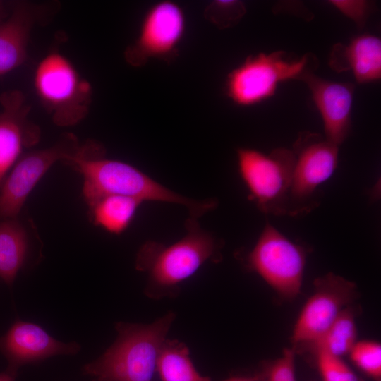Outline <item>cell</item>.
Instances as JSON below:
<instances>
[{
	"instance_id": "8992f818",
	"label": "cell",
	"mask_w": 381,
	"mask_h": 381,
	"mask_svg": "<svg viewBox=\"0 0 381 381\" xmlns=\"http://www.w3.org/2000/svg\"><path fill=\"white\" fill-rule=\"evenodd\" d=\"M238 168L249 198L260 210L275 215H290L289 193L294 164L291 150L277 148L270 154L241 147Z\"/></svg>"
},
{
	"instance_id": "ba28073f",
	"label": "cell",
	"mask_w": 381,
	"mask_h": 381,
	"mask_svg": "<svg viewBox=\"0 0 381 381\" xmlns=\"http://www.w3.org/2000/svg\"><path fill=\"white\" fill-rule=\"evenodd\" d=\"M294 164L289 193L290 215L310 212L317 205L316 190L334 174L339 146L319 133H301L291 150Z\"/></svg>"
},
{
	"instance_id": "d4e9b609",
	"label": "cell",
	"mask_w": 381,
	"mask_h": 381,
	"mask_svg": "<svg viewBox=\"0 0 381 381\" xmlns=\"http://www.w3.org/2000/svg\"><path fill=\"white\" fill-rule=\"evenodd\" d=\"M328 4L363 28L373 11V4L363 0H331Z\"/></svg>"
},
{
	"instance_id": "d6986e66",
	"label": "cell",
	"mask_w": 381,
	"mask_h": 381,
	"mask_svg": "<svg viewBox=\"0 0 381 381\" xmlns=\"http://www.w3.org/2000/svg\"><path fill=\"white\" fill-rule=\"evenodd\" d=\"M356 311L351 305L346 307L329 328L308 346L314 353L323 351L340 358L349 355L356 342Z\"/></svg>"
},
{
	"instance_id": "4fadbf2b",
	"label": "cell",
	"mask_w": 381,
	"mask_h": 381,
	"mask_svg": "<svg viewBox=\"0 0 381 381\" xmlns=\"http://www.w3.org/2000/svg\"><path fill=\"white\" fill-rule=\"evenodd\" d=\"M80 349L78 343L59 341L40 326L20 320L0 336V353L7 359V368L16 373L25 364L53 356L74 355Z\"/></svg>"
},
{
	"instance_id": "30bf717a",
	"label": "cell",
	"mask_w": 381,
	"mask_h": 381,
	"mask_svg": "<svg viewBox=\"0 0 381 381\" xmlns=\"http://www.w3.org/2000/svg\"><path fill=\"white\" fill-rule=\"evenodd\" d=\"M186 30V17L179 4L162 1L146 12L135 41L124 52L131 66L141 67L150 59L169 61L176 54Z\"/></svg>"
},
{
	"instance_id": "277c9868",
	"label": "cell",
	"mask_w": 381,
	"mask_h": 381,
	"mask_svg": "<svg viewBox=\"0 0 381 381\" xmlns=\"http://www.w3.org/2000/svg\"><path fill=\"white\" fill-rule=\"evenodd\" d=\"M33 83L40 101L56 126H74L87 116L92 87L62 54L52 52L42 59Z\"/></svg>"
},
{
	"instance_id": "484cf974",
	"label": "cell",
	"mask_w": 381,
	"mask_h": 381,
	"mask_svg": "<svg viewBox=\"0 0 381 381\" xmlns=\"http://www.w3.org/2000/svg\"><path fill=\"white\" fill-rule=\"evenodd\" d=\"M17 373L6 368L5 371L0 373V381H16Z\"/></svg>"
},
{
	"instance_id": "3957f363",
	"label": "cell",
	"mask_w": 381,
	"mask_h": 381,
	"mask_svg": "<svg viewBox=\"0 0 381 381\" xmlns=\"http://www.w3.org/2000/svg\"><path fill=\"white\" fill-rule=\"evenodd\" d=\"M174 318L170 312L150 324L116 323L114 343L83 372L98 381H152Z\"/></svg>"
},
{
	"instance_id": "2e32d148",
	"label": "cell",
	"mask_w": 381,
	"mask_h": 381,
	"mask_svg": "<svg viewBox=\"0 0 381 381\" xmlns=\"http://www.w3.org/2000/svg\"><path fill=\"white\" fill-rule=\"evenodd\" d=\"M329 66L337 72L351 71L359 83L377 81L381 78V40L363 34L347 44H336L331 52Z\"/></svg>"
},
{
	"instance_id": "cb8c5ba5",
	"label": "cell",
	"mask_w": 381,
	"mask_h": 381,
	"mask_svg": "<svg viewBox=\"0 0 381 381\" xmlns=\"http://www.w3.org/2000/svg\"><path fill=\"white\" fill-rule=\"evenodd\" d=\"M255 378L257 381H296L294 349H285L282 356L266 363Z\"/></svg>"
},
{
	"instance_id": "5bb4252c",
	"label": "cell",
	"mask_w": 381,
	"mask_h": 381,
	"mask_svg": "<svg viewBox=\"0 0 381 381\" xmlns=\"http://www.w3.org/2000/svg\"><path fill=\"white\" fill-rule=\"evenodd\" d=\"M301 81L308 87L324 125L325 138L339 146L348 138L351 124L354 85L306 74Z\"/></svg>"
},
{
	"instance_id": "9c48e42d",
	"label": "cell",
	"mask_w": 381,
	"mask_h": 381,
	"mask_svg": "<svg viewBox=\"0 0 381 381\" xmlns=\"http://www.w3.org/2000/svg\"><path fill=\"white\" fill-rule=\"evenodd\" d=\"M81 144L72 133H64L51 146L24 153L0 188V219L18 217L30 192L56 162H66Z\"/></svg>"
},
{
	"instance_id": "5b68a950",
	"label": "cell",
	"mask_w": 381,
	"mask_h": 381,
	"mask_svg": "<svg viewBox=\"0 0 381 381\" xmlns=\"http://www.w3.org/2000/svg\"><path fill=\"white\" fill-rule=\"evenodd\" d=\"M317 65L310 54L298 59H288L282 51L251 55L227 75L225 92L238 106L255 105L272 97L279 83L301 80Z\"/></svg>"
},
{
	"instance_id": "4316f807",
	"label": "cell",
	"mask_w": 381,
	"mask_h": 381,
	"mask_svg": "<svg viewBox=\"0 0 381 381\" xmlns=\"http://www.w3.org/2000/svg\"><path fill=\"white\" fill-rule=\"evenodd\" d=\"M222 381H257V380L255 377H250L235 376V377H229Z\"/></svg>"
},
{
	"instance_id": "6da1fadb",
	"label": "cell",
	"mask_w": 381,
	"mask_h": 381,
	"mask_svg": "<svg viewBox=\"0 0 381 381\" xmlns=\"http://www.w3.org/2000/svg\"><path fill=\"white\" fill-rule=\"evenodd\" d=\"M65 164L83 178L82 193L87 205L108 195H119L146 201L162 202L185 207L190 217L200 218L217 206L214 198L195 200L180 195L158 183L136 167L105 157V149L88 140Z\"/></svg>"
},
{
	"instance_id": "44dd1931",
	"label": "cell",
	"mask_w": 381,
	"mask_h": 381,
	"mask_svg": "<svg viewBox=\"0 0 381 381\" xmlns=\"http://www.w3.org/2000/svg\"><path fill=\"white\" fill-rule=\"evenodd\" d=\"M351 361L375 381L381 380V345L363 340L356 341L349 353Z\"/></svg>"
},
{
	"instance_id": "7a4b0ae2",
	"label": "cell",
	"mask_w": 381,
	"mask_h": 381,
	"mask_svg": "<svg viewBox=\"0 0 381 381\" xmlns=\"http://www.w3.org/2000/svg\"><path fill=\"white\" fill-rule=\"evenodd\" d=\"M185 227L186 235L171 245L147 241L140 247L135 267L147 274L145 292L149 297L174 296L180 284L204 264L220 260L221 242L198 219L189 217Z\"/></svg>"
},
{
	"instance_id": "7402d4cb",
	"label": "cell",
	"mask_w": 381,
	"mask_h": 381,
	"mask_svg": "<svg viewBox=\"0 0 381 381\" xmlns=\"http://www.w3.org/2000/svg\"><path fill=\"white\" fill-rule=\"evenodd\" d=\"M246 12L243 2L235 0H218L210 3L205 10V16L217 28L224 29L236 25Z\"/></svg>"
},
{
	"instance_id": "ac0fdd59",
	"label": "cell",
	"mask_w": 381,
	"mask_h": 381,
	"mask_svg": "<svg viewBox=\"0 0 381 381\" xmlns=\"http://www.w3.org/2000/svg\"><path fill=\"white\" fill-rule=\"evenodd\" d=\"M141 203L127 196L105 195L88 206L89 217L94 225L120 234L128 227Z\"/></svg>"
},
{
	"instance_id": "7c38bea8",
	"label": "cell",
	"mask_w": 381,
	"mask_h": 381,
	"mask_svg": "<svg viewBox=\"0 0 381 381\" xmlns=\"http://www.w3.org/2000/svg\"><path fill=\"white\" fill-rule=\"evenodd\" d=\"M0 188L23 150L36 145L40 128L28 118L30 107L18 90L0 95Z\"/></svg>"
},
{
	"instance_id": "603a6c76",
	"label": "cell",
	"mask_w": 381,
	"mask_h": 381,
	"mask_svg": "<svg viewBox=\"0 0 381 381\" xmlns=\"http://www.w3.org/2000/svg\"><path fill=\"white\" fill-rule=\"evenodd\" d=\"M314 353L322 381H363L341 358L323 351Z\"/></svg>"
},
{
	"instance_id": "8fae6325",
	"label": "cell",
	"mask_w": 381,
	"mask_h": 381,
	"mask_svg": "<svg viewBox=\"0 0 381 381\" xmlns=\"http://www.w3.org/2000/svg\"><path fill=\"white\" fill-rule=\"evenodd\" d=\"M355 283L328 273L315 279L314 292L304 304L294 325L291 340L295 346H308L333 323L357 296Z\"/></svg>"
},
{
	"instance_id": "9a60e30c",
	"label": "cell",
	"mask_w": 381,
	"mask_h": 381,
	"mask_svg": "<svg viewBox=\"0 0 381 381\" xmlns=\"http://www.w3.org/2000/svg\"><path fill=\"white\" fill-rule=\"evenodd\" d=\"M48 8L42 4H13L7 18L0 23V75L26 61L31 32L37 23L47 20Z\"/></svg>"
},
{
	"instance_id": "83f0119b",
	"label": "cell",
	"mask_w": 381,
	"mask_h": 381,
	"mask_svg": "<svg viewBox=\"0 0 381 381\" xmlns=\"http://www.w3.org/2000/svg\"><path fill=\"white\" fill-rule=\"evenodd\" d=\"M9 12H8L5 4L0 1V23L5 20Z\"/></svg>"
},
{
	"instance_id": "ffe728a7",
	"label": "cell",
	"mask_w": 381,
	"mask_h": 381,
	"mask_svg": "<svg viewBox=\"0 0 381 381\" xmlns=\"http://www.w3.org/2000/svg\"><path fill=\"white\" fill-rule=\"evenodd\" d=\"M157 370L162 381H211L195 369L186 344L176 339L165 340Z\"/></svg>"
},
{
	"instance_id": "e0dca14e",
	"label": "cell",
	"mask_w": 381,
	"mask_h": 381,
	"mask_svg": "<svg viewBox=\"0 0 381 381\" xmlns=\"http://www.w3.org/2000/svg\"><path fill=\"white\" fill-rule=\"evenodd\" d=\"M30 231L18 217L0 219V278L10 287L29 254Z\"/></svg>"
},
{
	"instance_id": "52a82bcc",
	"label": "cell",
	"mask_w": 381,
	"mask_h": 381,
	"mask_svg": "<svg viewBox=\"0 0 381 381\" xmlns=\"http://www.w3.org/2000/svg\"><path fill=\"white\" fill-rule=\"evenodd\" d=\"M307 252L267 223L246 256L248 269L259 274L284 298H295L301 289Z\"/></svg>"
}]
</instances>
